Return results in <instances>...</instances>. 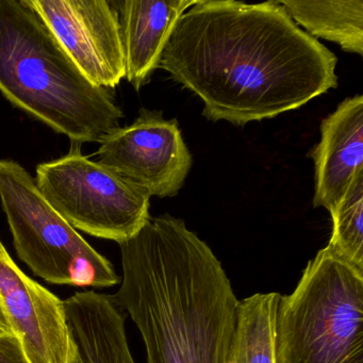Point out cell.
Here are the masks:
<instances>
[{
  "instance_id": "6da1fadb",
  "label": "cell",
  "mask_w": 363,
  "mask_h": 363,
  "mask_svg": "<svg viewBox=\"0 0 363 363\" xmlns=\"http://www.w3.org/2000/svg\"><path fill=\"white\" fill-rule=\"evenodd\" d=\"M337 59L275 1L201 0L176 24L160 67L212 122L243 126L337 88Z\"/></svg>"
},
{
  "instance_id": "7a4b0ae2",
  "label": "cell",
  "mask_w": 363,
  "mask_h": 363,
  "mask_svg": "<svg viewBox=\"0 0 363 363\" xmlns=\"http://www.w3.org/2000/svg\"><path fill=\"white\" fill-rule=\"evenodd\" d=\"M118 245L114 297L141 333L147 363H228L239 299L210 246L169 214Z\"/></svg>"
},
{
  "instance_id": "3957f363",
  "label": "cell",
  "mask_w": 363,
  "mask_h": 363,
  "mask_svg": "<svg viewBox=\"0 0 363 363\" xmlns=\"http://www.w3.org/2000/svg\"><path fill=\"white\" fill-rule=\"evenodd\" d=\"M0 92L80 145L101 143L124 118L111 90L80 72L24 0H0Z\"/></svg>"
},
{
  "instance_id": "277c9868",
  "label": "cell",
  "mask_w": 363,
  "mask_h": 363,
  "mask_svg": "<svg viewBox=\"0 0 363 363\" xmlns=\"http://www.w3.org/2000/svg\"><path fill=\"white\" fill-rule=\"evenodd\" d=\"M275 356L276 363H363V272L328 246L294 291L280 295Z\"/></svg>"
},
{
  "instance_id": "5b68a950",
  "label": "cell",
  "mask_w": 363,
  "mask_h": 363,
  "mask_svg": "<svg viewBox=\"0 0 363 363\" xmlns=\"http://www.w3.org/2000/svg\"><path fill=\"white\" fill-rule=\"evenodd\" d=\"M0 201L16 254L38 277L80 288L120 284L113 264L50 207L35 178L16 161L0 160Z\"/></svg>"
},
{
  "instance_id": "8992f818",
  "label": "cell",
  "mask_w": 363,
  "mask_h": 363,
  "mask_svg": "<svg viewBox=\"0 0 363 363\" xmlns=\"http://www.w3.org/2000/svg\"><path fill=\"white\" fill-rule=\"evenodd\" d=\"M35 184L50 207L76 230L124 243L152 218L150 195L124 176L84 156L69 154L37 167Z\"/></svg>"
},
{
  "instance_id": "52a82bcc",
  "label": "cell",
  "mask_w": 363,
  "mask_h": 363,
  "mask_svg": "<svg viewBox=\"0 0 363 363\" xmlns=\"http://www.w3.org/2000/svg\"><path fill=\"white\" fill-rule=\"evenodd\" d=\"M99 145V163L160 199L178 194L193 164L177 120L157 110H140L133 124L114 129Z\"/></svg>"
},
{
  "instance_id": "ba28073f",
  "label": "cell",
  "mask_w": 363,
  "mask_h": 363,
  "mask_svg": "<svg viewBox=\"0 0 363 363\" xmlns=\"http://www.w3.org/2000/svg\"><path fill=\"white\" fill-rule=\"evenodd\" d=\"M95 86L112 90L126 76L116 1L24 0Z\"/></svg>"
},
{
  "instance_id": "9c48e42d",
  "label": "cell",
  "mask_w": 363,
  "mask_h": 363,
  "mask_svg": "<svg viewBox=\"0 0 363 363\" xmlns=\"http://www.w3.org/2000/svg\"><path fill=\"white\" fill-rule=\"evenodd\" d=\"M0 307L29 363H69L65 301L29 277L0 240Z\"/></svg>"
},
{
  "instance_id": "30bf717a",
  "label": "cell",
  "mask_w": 363,
  "mask_h": 363,
  "mask_svg": "<svg viewBox=\"0 0 363 363\" xmlns=\"http://www.w3.org/2000/svg\"><path fill=\"white\" fill-rule=\"evenodd\" d=\"M320 141L308 157L315 167L313 206L335 209L363 169V96L350 97L322 121Z\"/></svg>"
},
{
  "instance_id": "8fae6325",
  "label": "cell",
  "mask_w": 363,
  "mask_h": 363,
  "mask_svg": "<svg viewBox=\"0 0 363 363\" xmlns=\"http://www.w3.org/2000/svg\"><path fill=\"white\" fill-rule=\"evenodd\" d=\"M197 0L116 1L126 78L139 92L160 67L163 50L180 16Z\"/></svg>"
},
{
  "instance_id": "7c38bea8",
  "label": "cell",
  "mask_w": 363,
  "mask_h": 363,
  "mask_svg": "<svg viewBox=\"0 0 363 363\" xmlns=\"http://www.w3.org/2000/svg\"><path fill=\"white\" fill-rule=\"evenodd\" d=\"M296 25L312 38L339 44L344 52L363 56V0H277Z\"/></svg>"
},
{
  "instance_id": "4fadbf2b",
  "label": "cell",
  "mask_w": 363,
  "mask_h": 363,
  "mask_svg": "<svg viewBox=\"0 0 363 363\" xmlns=\"http://www.w3.org/2000/svg\"><path fill=\"white\" fill-rule=\"evenodd\" d=\"M280 294L256 293L239 301L228 363H276L275 318Z\"/></svg>"
},
{
  "instance_id": "5bb4252c",
  "label": "cell",
  "mask_w": 363,
  "mask_h": 363,
  "mask_svg": "<svg viewBox=\"0 0 363 363\" xmlns=\"http://www.w3.org/2000/svg\"><path fill=\"white\" fill-rule=\"evenodd\" d=\"M330 216L333 235L327 246L342 260L363 272V169L352 178Z\"/></svg>"
},
{
  "instance_id": "9a60e30c",
  "label": "cell",
  "mask_w": 363,
  "mask_h": 363,
  "mask_svg": "<svg viewBox=\"0 0 363 363\" xmlns=\"http://www.w3.org/2000/svg\"><path fill=\"white\" fill-rule=\"evenodd\" d=\"M0 363H29L16 335H0Z\"/></svg>"
},
{
  "instance_id": "2e32d148",
  "label": "cell",
  "mask_w": 363,
  "mask_h": 363,
  "mask_svg": "<svg viewBox=\"0 0 363 363\" xmlns=\"http://www.w3.org/2000/svg\"><path fill=\"white\" fill-rule=\"evenodd\" d=\"M13 335L10 328L9 324H8L7 318H6L5 314H4L3 309L0 307V335Z\"/></svg>"
},
{
  "instance_id": "e0dca14e",
  "label": "cell",
  "mask_w": 363,
  "mask_h": 363,
  "mask_svg": "<svg viewBox=\"0 0 363 363\" xmlns=\"http://www.w3.org/2000/svg\"><path fill=\"white\" fill-rule=\"evenodd\" d=\"M69 363H82L79 356H78L77 350H76L75 345L73 343V348H72L71 360Z\"/></svg>"
}]
</instances>
